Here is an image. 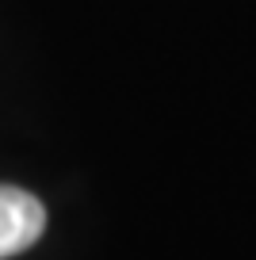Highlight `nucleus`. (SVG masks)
<instances>
[{"mask_svg": "<svg viewBox=\"0 0 256 260\" xmlns=\"http://www.w3.org/2000/svg\"><path fill=\"white\" fill-rule=\"evenodd\" d=\"M46 230V211L31 191L0 184V260L31 249Z\"/></svg>", "mask_w": 256, "mask_h": 260, "instance_id": "obj_1", "label": "nucleus"}]
</instances>
